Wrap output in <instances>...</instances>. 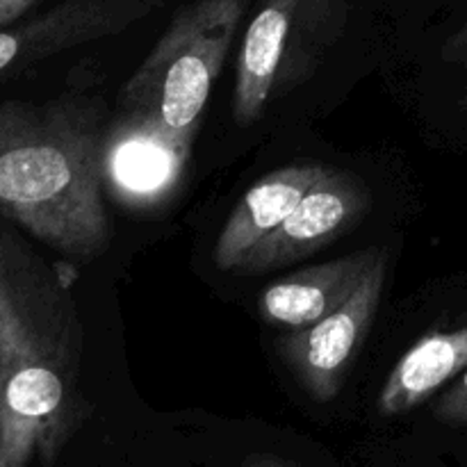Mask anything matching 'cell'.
<instances>
[{
    "label": "cell",
    "mask_w": 467,
    "mask_h": 467,
    "mask_svg": "<svg viewBox=\"0 0 467 467\" xmlns=\"http://www.w3.org/2000/svg\"><path fill=\"white\" fill-rule=\"evenodd\" d=\"M349 0H258L235 59L233 119L258 121L299 89L345 36Z\"/></svg>",
    "instance_id": "4"
},
{
    "label": "cell",
    "mask_w": 467,
    "mask_h": 467,
    "mask_svg": "<svg viewBox=\"0 0 467 467\" xmlns=\"http://www.w3.org/2000/svg\"><path fill=\"white\" fill-rule=\"evenodd\" d=\"M167 0H64L0 30V80L82 44L123 35Z\"/></svg>",
    "instance_id": "7"
},
{
    "label": "cell",
    "mask_w": 467,
    "mask_h": 467,
    "mask_svg": "<svg viewBox=\"0 0 467 467\" xmlns=\"http://www.w3.org/2000/svg\"><path fill=\"white\" fill-rule=\"evenodd\" d=\"M369 210V192L356 176L327 169L290 217L254 249L237 274H263L317 254Z\"/></svg>",
    "instance_id": "8"
},
{
    "label": "cell",
    "mask_w": 467,
    "mask_h": 467,
    "mask_svg": "<svg viewBox=\"0 0 467 467\" xmlns=\"http://www.w3.org/2000/svg\"><path fill=\"white\" fill-rule=\"evenodd\" d=\"M71 272L0 217V467H53L94 413Z\"/></svg>",
    "instance_id": "1"
},
{
    "label": "cell",
    "mask_w": 467,
    "mask_h": 467,
    "mask_svg": "<svg viewBox=\"0 0 467 467\" xmlns=\"http://www.w3.org/2000/svg\"><path fill=\"white\" fill-rule=\"evenodd\" d=\"M192 146L158 119L121 112V119L105 132V190L123 208L140 213L158 210L181 187Z\"/></svg>",
    "instance_id": "6"
},
{
    "label": "cell",
    "mask_w": 467,
    "mask_h": 467,
    "mask_svg": "<svg viewBox=\"0 0 467 467\" xmlns=\"http://www.w3.org/2000/svg\"><path fill=\"white\" fill-rule=\"evenodd\" d=\"M442 59L447 64H454V67L467 71V26L461 27L459 32L450 36L442 46Z\"/></svg>",
    "instance_id": "13"
},
{
    "label": "cell",
    "mask_w": 467,
    "mask_h": 467,
    "mask_svg": "<svg viewBox=\"0 0 467 467\" xmlns=\"http://www.w3.org/2000/svg\"><path fill=\"white\" fill-rule=\"evenodd\" d=\"M379 254L381 249L372 246L269 283L260 296V315L265 322L287 331H299L319 322L349 299Z\"/></svg>",
    "instance_id": "10"
},
{
    "label": "cell",
    "mask_w": 467,
    "mask_h": 467,
    "mask_svg": "<svg viewBox=\"0 0 467 467\" xmlns=\"http://www.w3.org/2000/svg\"><path fill=\"white\" fill-rule=\"evenodd\" d=\"M254 0H194L178 9L121 91V112L158 119L194 144L210 91L222 76Z\"/></svg>",
    "instance_id": "3"
},
{
    "label": "cell",
    "mask_w": 467,
    "mask_h": 467,
    "mask_svg": "<svg viewBox=\"0 0 467 467\" xmlns=\"http://www.w3.org/2000/svg\"><path fill=\"white\" fill-rule=\"evenodd\" d=\"M327 169L308 162L287 164L249 187L214 242V265L222 272L237 274L255 246L263 244L290 217L292 210L327 173Z\"/></svg>",
    "instance_id": "9"
},
{
    "label": "cell",
    "mask_w": 467,
    "mask_h": 467,
    "mask_svg": "<svg viewBox=\"0 0 467 467\" xmlns=\"http://www.w3.org/2000/svg\"><path fill=\"white\" fill-rule=\"evenodd\" d=\"M465 369L467 324L454 331L427 333L390 369L379 390V413L383 418H397L418 409Z\"/></svg>",
    "instance_id": "11"
},
{
    "label": "cell",
    "mask_w": 467,
    "mask_h": 467,
    "mask_svg": "<svg viewBox=\"0 0 467 467\" xmlns=\"http://www.w3.org/2000/svg\"><path fill=\"white\" fill-rule=\"evenodd\" d=\"M388 254L381 249L349 299L310 327L290 331L281 351L301 390L317 404H328L345 388L347 374L363 347L386 287Z\"/></svg>",
    "instance_id": "5"
},
{
    "label": "cell",
    "mask_w": 467,
    "mask_h": 467,
    "mask_svg": "<svg viewBox=\"0 0 467 467\" xmlns=\"http://www.w3.org/2000/svg\"><path fill=\"white\" fill-rule=\"evenodd\" d=\"M237 467H296L287 461L278 459V456L272 454H254V456H246Z\"/></svg>",
    "instance_id": "15"
},
{
    "label": "cell",
    "mask_w": 467,
    "mask_h": 467,
    "mask_svg": "<svg viewBox=\"0 0 467 467\" xmlns=\"http://www.w3.org/2000/svg\"><path fill=\"white\" fill-rule=\"evenodd\" d=\"M103 141L94 94L0 103V217L68 260L103 254L112 240Z\"/></svg>",
    "instance_id": "2"
},
{
    "label": "cell",
    "mask_w": 467,
    "mask_h": 467,
    "mask_svg": "<svg viewBox=\"0 0 467 467\" xmlns=\"http://www.w3.org/2000/svg\"><path fill=\"white\" fill-rule=\"evenodd\" d=\"M36 5V0H0V30L21 21Z\"/></svg>",
    "instance_id": "14"
},
{
    "label": "cell",
    "mask_w": 467,
    "mask_h": 467,
    "mask_svg": "<svg viewBox=\"0 0 467 467\" xmlns=\"http://www.w3.org/2000/svg\"><path fill=\"white\" fill-rule=\"evenodd\" d=\"M436 420L456 427H467V369L459 374V381L436 401Z\"/></svg>",
    "instance_id": "12"
}]
</instances>
